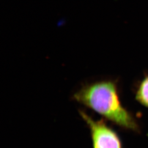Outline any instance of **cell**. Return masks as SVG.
<instances>
[{"mask_svg": "<svg viewBox=\"0 0 148 148\" xmlns=\"http://www.w3.org/2000/svg\"><path fill=\"white\" fill-rule=\"evenodd\" d=\"M136 97L141 104L148 108V76L141 82Z\"/></svg>", "mask_w": 148, "mask_h": 148, "instance_id": "cell-3", "label": "cell"}, {"mask_svg": "<svg viewBox=\"0 0 148 148\" xmlns=\"http://www.w3.org/2000/svg\"><path fill=\"white\" fill-rule=\"evenodd\" d=\"M79 112L90 130L92 148H122L119 136L103 119L96 120L82 110Z\"/></svg>", "mask_w": 148, "mask_h": 148, "instance_id": "cell-2", "label": "cell"}, {"mask_svg": "<svg viewBox=\"0 0 148 148\" xmlns=\"http://www.w3.org/2000/svg\"><path fill=\"white\" fill-rule=\"evenodd\" d=\"M72 98L120 127L134 131L139 130L134 118L122 105L116 82L113 80L86 84L74 93Z\"/></svg>", "mask_w": 148, "mask_h": 148, "instance_id": "cell-1", "label": "cell"}]
</instances>
